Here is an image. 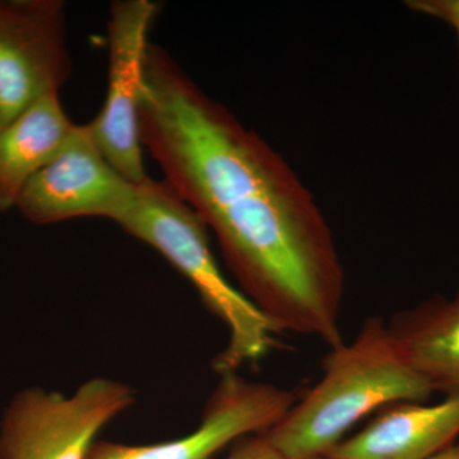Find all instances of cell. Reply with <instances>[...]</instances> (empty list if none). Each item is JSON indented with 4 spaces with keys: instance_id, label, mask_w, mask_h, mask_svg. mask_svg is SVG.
Instances as JSON below:
<instances>
[{
    "instance_id": "6da1fadb",
    "label": "cell",
    "mask_w": 459,
    "mask_h": 459,
    "mask_svg": "<svg viewBox=\"0 0 459 459\" xmlns=\"http://www.w3.org/2000/svg\"><path fill=\"white\" fill-rule=\"evenodd\" d=\"M138 126L166 183L212 230L240 291L280 333L342 343L336 241L285 159L155 44Z\"/></svg>"
},
{
    "instance_id": "7a4b0ae2",
    "label": "cell",
    "mask_w": 459,
    "mask_h": 459,
    "mask_svg": "<svg viewBox=\"0 0 459 459\" xmlns=\"http://www.w3.org/2000/svg\"><path fill=\"white\" fill-rule=\"evenodd\" d=\"M433 389L411 367L380 316L331 349L323 376L265 437L287 459L329 455L358 422L395 402H427Z\"/></svg>"
},
{
    "instance_id": "3957f363",
    "label": "cell",
    "mask_w": 459,
    "mask_h": 459,
    "mask_svg": "<svg viewBox=\"0 0 459 459\" xmlns=\"http://www.w3.org/2000/svg\"><path fill=\"white\" fill-rule=\"evenodd\" d=\"M114 222L168 259L192 283L205 309L225 325L228 344L213 361L220 376L258 364L279 346V329L226 279L208 229L165 180L148 178L137 184Z\"/></svg>"
},
{
    "instance_id": "277c9868",
    "label": "cell",
    "mask_w": 459,
    "mask_h": 459,
    "mask_svg": "<svg viewBox=\"0 0 459 459\" xmlns=\"http://www.w3.org/2000/svg\"><path fill=\"white\" fill-rule=\"evenodd\" d=\"M134 400L131 385L108 377L87 380L71 395L21 392L0 425V459H87L100 431Z\"/></svg>"
},
{
    "instance_id": "5b68a950",
    "label": "cell",
    "mask_w": 459,
    "mask_h": 459,
    "mask_svg": "<svg viewBox=\"0 0 459 459\" xmlns=\"http://www.w3.org/2000/svg\"><path fill=\"white\" fill-rule=\"evenodd\" d=\"M156 13V3L151 0H117L111 4L107 99L89 124L105 159L134 184L150 178L144 170L138 113L148 32Z\"/></svg>"
},
{
    "instance_id": "8992f818",
    "label": "cell",
    "mask_w": 459,
    "mask_h": 459,
    "mask_svg": "<svg viewBox=\"0 0 459 459\" xmlns=\"http://www.w3.org/2000/svg\"><path fill=\"white\" fill-rule=\"evenodd\" d=\"M72 74L60 0H0V123L59 93Z\"/></svg>"
},
{
    "instance_id": "52a82bcc",
    "label": "cell",
    "mask_w": 459,
    "mask_h": 459,
    "mask_svg": "<svg viewBox=\"0 0 459 459\" xmlns=\"http://www.w3.org/2000/svg\"><path fill=\"white\" fill-rule=\"evenodd\" d=\"M135 188L102 155L89 124H75L60 152L26 184L14 208L38 225L80 217L114 221Z\"/></svg>"
},
{
    "instance_id": "ba28073f",
    "label": "cell",
    "mask_w": 459,
    "mask_h": 459,
    "mask_svg": "<svg viewBox=\"0 0 459 459\" xmlns=\"http://www.w3.org/2000/svg\"><path fill=\"white\" fill-rule=\"evenodd\" d=\"M296 400L294 392L279 385L221 374L192 433L148 446L96 442L87 459H211L240 437L270 430Z\"/></svg>"
},
{
    "instance_id": "9c48e42d",
    "label": "cell",
    "mask_w": 459,
    "mask_h": 459,
    "mask_svg": "<svg viewBox=\"0 0 459 459\" xmlns=\"http://www.w3.org/2000/svg\"><path fill=\"white\" fill-rule=\"evenodd\" d=\"M459 394L442 402L403 401L376 412L367 427L344 437L329 455L337 459H428L457 442Z\"/></svg>"
},
{
    "instance_id": "30bf717a",
    "label": "cell",
    "mask_w": 459,
    "mask_h": 459,
    "mask_svg": "<svg viewBox=\"0 0 459 459\" xmlns=\"http://www.w3.org/2000/svg\"><path fill=\"white\" fill-rule=\"evenodd\" d=\"M389 332L434 394H459V291L395 313Z\"/></svg>"
},
{
    "instance_id": "8fae6325",
    "label": "cell",
    "mask_w": 459,
    "mask_h": 459,
    "mask_svg": "<svg viewBox=\"0 0 459 459\" xmlns=\"http://www.w3.org/2000/svg\"><path fill=\"white\" fill-rule=\"evenodd\" d=\"M75 124L59 93L36 100L0 133V212L16 205L26 184L60 152Z\"/></svg>"
},
{
    "instance_id": "7c38bea8",
    "label": "cell",
    "mask_w": 459,
    "mask_h": 459,
    "mask_svg": "<svg viewBox=\"0 0 459 459\" xmlns=\"http://www.w3.org/2000/svg\"><path fill=\"white\" fill-rule=\"evenodd\" d=\"M226 459H287L264 434H252L232 444Z\"/></svg>"
},
{
    "instance_id": "4fadbf2b",
    "label": "cell",
    "mask_w": 459,
    "mask_h": 459,
    "mask_svg": "<svg viewBox=\"0 0 459 459\" xmlns=\"http://www.w3.org/2000/svg\"><path fill=\"white\" fill-rule=\"evenodd\" d=\"M410 7L446 21L455 30L459 38V0H418L411 2Z\"/></svg>"
},
{
    "instance_id": "5bb4252c",
    "label": "cell",
    "mask_w": 459,
    "mask_h": 459,
    "mask_svg": "<svg viewBox=\"0 0 459 459\" xmlns=\"http://www.w3.org/2000/svg\"><path fill=\"white\" fill-rule=\"evenodd\" d=\"M428 459H459V442L451 444Z\"/></svg>"
},
{
    "instance_id": "9a60e30c",
    "label": "cell",
    "mask_w": 459,
    "mask_h": 459,
    "mask_svg": "<svg viewBox=\"0 0 459 459\" xmlns=\"http://www.w3.org/2000/svg\"><path fill=\"white\" fill-rule=\"evenodd\" d=\"M307 459H337V458L333 457V455H316V457L307 458Z\"/></svg>"
},
{
    "instance_id": "2e32d148",
    "label": "cell",
    "mask_w": 459,
    "mask_h": 459,
    "mask_svg": "<svg viewBox=\"0 0 459 459\" xmlns=\"http://www.w3.org/2000/svg\"><path fill=\"white\" fill-rule=\"evenodd\" d=\"M3 126L2 123H0V133H2Z\"/></svg>"
}]
</instances>
